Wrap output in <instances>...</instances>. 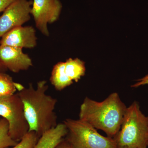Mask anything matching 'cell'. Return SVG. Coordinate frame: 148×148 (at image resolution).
Returning <instances> with one entry per match:
<instances>
[{
	"instance_id": "cell-11",
	"label": "cell",
	"mask_w": 148,
	"mask_h": 148,
	"mask_svg": "<svg viewBox=\"0 0 148 148\" xmlns=\"http://www.w3.org/2000/svg\"><path fill=\"white\" fill-rule=\"evenodd\" d=\"M64 72L69 79L73 82H78L85 74V63L78 58H69L65 62Z\"/></svg>"
},
{
	"instance_id": "cell-3",
	"label": "cell",
	"mask_w": 148,
	"mask_h": 148,
	"mask_svg": "<svg viewBox=\"0 0 148 148\" xmlns=\"http://www.w3.org/2000/svg\"><path fill=\"white\" fill-rule=\"evenodd\" d=\"M118 148H147L148 116L137 101L127 108L119 131L113 138Z\"/></svg>"
},
{
	"instance_id": "cell-14",
	"label": "cell",
	"mask_w": 148,
	"mask_h": 148,
	"mask_svg": "<svg viewBox=\"0 0 148 148\" xmlns=\"http://www.w3.org/2000/svg\"><path fill=\"white\" fill-rule=\"evenodd\" d=\"M18 143L11 138L7 121L2 117L0 119V148L12 147Z\"/></svg>"
},
{
	"instance_id": "cell-17",
	"label": "cell",
	"mask_w": 148,
	"mask_h": 148,
	"mask_svg": "<svg viewBox=\"0 0 148 148\" xmlns=\"http://www.w3.org/2000/svg\"><path fill=\"white\" fill-rule=\"evenodd\" d=\"M147 84H148V75L142 78L137 80V82L131 86V87L138 88Z\"/></svg>"
},
{
	"instance_id": "cell-13",
	"label": "cell",
	"mask_w": 148,
	"mask_h": 148,
	"mask_svg": "<svg viewBox=\"0 0 148 148\" xmlns=\"http://www.w3.org/2000/svg\"><path fill=\"white\" fill-rule=\"evenodd\" d=\"M24 87L22 84L14 82L9 75L0 73V97L13 95Z\"/></svg>"
},
{
	"instance_id": "cell-12",
	"label": "cell",
	"mask_w": 148,
	"mask_h": 148,
	"mask_svg": "<svg viewBox=\"0 0 148 148\" xmlns=\"http://www.w3.org/2000/svg\"><path fill=\"white\" fill-rule=\"evenodd\" d=\"M64 66L65 62H58L53 66L51 75V83L58 91L63 90L73 83L64 73Z\"/></svg>"
},
{
	"instance_id": "cell-5",
	"label": "cell",
	"mask_w": 148,
	"mask_h": 148,
	"mask_svg": "<svg viewBox=\"0 0 148 148\" xmlns=\"http://www.w3.org/2000/svg\"><path fill=\"white\" fill-rule=\"evenodd\" d=\"M0 116L8 122L9 133L16 142H19L29 132L23 104L17 93L0 97Z\"/></svg>"
},
{
	"instance_id": "cell-10",
	"label": "cell",
	"mask_w": 148,
	"mask_h": 148,
	"mask_svg": "<svg viewBox=\"0 0 148 148\" xmlns=\"http://www.w3.org/2000/svg\"><path fill=\"white\" fill-rule=\"evenodd\" d=\"M67 133L68 129L65 123H58L56 127L44 132L33 148H55Z\"/></svg>"
},
{
	"instance_id": "cell-19",
	"label": "cell",
	"mask_w": 148,
	"mask_h": 148,
	"mask_svg": "<svg viewBox=\"0 0 148 148\" xmlns=\"http://www.w3.org/2000/svg\"><path fill=\"white\" fill-rule=\"evenodd\" d=\"M6 69H6L4 66L2 64L1 61H0V73H4V72L5 71Z\"/></svg>"
},
{
	"instance_id": "cell-4",
	"label": "cell",
	"mask_w": 148,
	"mask_h": 148,
	"mask_svg": "<svg viewBox=\"0 0 148 148\" xmlns=\"http://www.w3.org/2000/svg\"><path fill=\"white\" fill-rule=\"evenodd\" d=\"M64 123L68 129L66 140L73 148H118L113 138L101 135L86 122L67 119Z\"/></svg>"
},
{
	"instance_id": "cell-16",
	"label": "cell",
	"mask_w": 148,
	"mask_h": 148,
	"mask_svg": "<svg viewBox=\"0 0 148 148\" xmlns=\"http://www.w3.org/2000/svg\"><path fill=\"white\" fill-rule=\"evenodd\" d=\"M17 0H0V13L4 11L8 7Z\"/></svg>"
},
{
	"instance_id": "cell-20",
	"label": "cell",
	"mask_w": 148,
	"mask_h": 148,
	"mask_svg": "<svg viewBox=\"0 0 148 148\" xmlns=\"http://www.w3.org/2000/svg\"><path fill=\"white\" fill-rule=\"evenodd\" d=\"M147 145H148V140Z\"/></svg>"
},
{
	"instance_id": "cell-6",
	"label": "cell",
	"mask_w": 148,
	"mask_h": 148,
	"mask_svg": "<svg viewBox=\"0 0 148 148\" xmlns=\"http://www.w3.org/2000/svg\"><path fill=\"white\" fill-rule=\"evenodd\" d=\"M62 7L60 0H33L31 15L37 29L45 36H49L48 24L58 20Z\"/></svg>"
},
{
	"instance_id": "cell-8",
	"label": "cell",
	"mask_w": 148,
	"mask_h": 148,
	"mask_svg": "<svg viewBox=\"0 0 148 148\" xmlns=\"http://www.w3.org/2000/svg\"><path fill=\"white\" fill-rule=\"evenodd\" d=\"M23 49L0 45V61L6 69L14 73L27 71L33 66L31 58Z\"/></svg>"
},
{
	"instance_id": "cell-1",
	"label": "cell",
	"mask_w": 148,
	"mask_h": 148,
	"mask_svg": "<svg viewBox=\"0 0 148 148\" xmlns=\"http://www.w3.org/2000/svg\"><path fill=\"white\" fill-rule=\"evenodd\" d=\"M48 88L47 81L44 80L37 83L36 88L30 83L17 93L23 104L29 131L35 132L39 138L58 124L55 112L57 101L47 93Z\"/></svg>"
},
{
	"instance_id": "cell-18",
	"label": "cell",
	"mask_w": 148,
	"mask_h": 148,
	"mask_svg": "<svg viewBox=\"0 0 148 148\" xmlns=\"http://www.w3.org/2000/svg\"><path fill=\"white\" fill-rule=\"evenodd\" d=\"M55 148H73V147L67 140L64 139Z\"/></svg>"
},
{
	"instance_id": "cell-7",
	"label": "cell",
	"mask_w": 148,
	"mask_h": 148,
	"mask_svg": "<svg viewBox=\"0 0 148 148\" xmlns=\"http://www.w3.org/2000/svg\"><path fill=\"white\" fill-rule=\"evenodd\" d=\"M32 4V0H17L3 12L0 16V38L30 20Z\"/></svg>"
},
{
	"instance_id": "cell-2",
	"label": "cell",
	"mask_w": 148,
	"mask_h": 148,
	"mask_svg": "<svg viewBox=\"0 0 148 148\" xmlns=\"http://www.w3.org/2000/svg\"><path fill=\"white\" fill-rule=\"evenodd\" d=\"M126 108L117 92L101 102L86 97L81 105L79 119L113 138L120 129Z\"/></svg>"
},
{
	"instance_id": "cell-9",
	"label": "cell",
	"mask_w": 148,
	"mask_h": 148,
	"mask_svg": "<svg viewBox=\"0 0 148 148\" xmlns=\"http://www.w3.org/2000/svg\"><path fill=\"white\" fill-rule=\"evenodd\" d=\"M0 45L32 49L36 47L37 38L36 30L32 26H20L14 28L1 37Z\"/></svg>"
},
{
	"instance_id": "cell-15",
	"label": "cell",
	"mask_w": 148,
	"mask_h": 148,
	"mask_svg": "<svg viewBox=\"0 0 148 148\" xmlns=\"http://www.w3.org/2000/svg\"><path fill=\"white\" fill-rule=\"evenodd\" d=\"M39 137L34 131H29L17 145L12 148H33Z\"/></svg>"
}]
</instances>
